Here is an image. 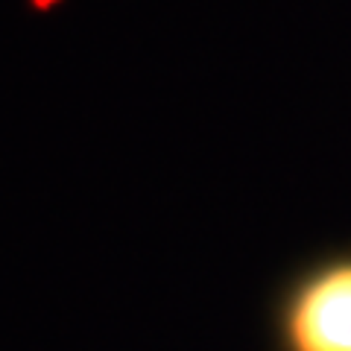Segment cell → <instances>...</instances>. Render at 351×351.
I'll return each mask as SVG.
<instances>
[{"label":"cell","instance_id":"cell-1","mask_svg":"<svg viewBox=\"0 0 351 351\" xmlns=\"http://www.w3.org/2000/svg\"><path fill=\"white\" fill-rule=\"evenodd\" d=\"M272 351H351V246L304 258L269 302Z\"/></svg>","mask_w":351,"mask_h":351}]
</instances>
